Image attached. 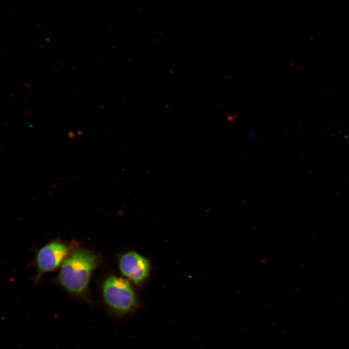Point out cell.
I'll return each instance as SVG.
<instances>
[{
  "instance_id": "1",
  "label": "cell",
  "mask_w": 349,
  "mask_h": 349,
  "mask_svg": "<svg viewBox=\"0 0 349 349\" xmlns=\"http://www.w3.org/2000/svg\"><path fill=\"white\" fill-rule=\"evenodd\" d=\"M99 263V257L96 253L84 249H76L63 263L58 282L70 294L85 298L91 277Z\"/></svg>"
},
{
  "instance_id": "2",
  "label": "cell",
  "mask_w": 349,
  "mask_h": 349,
  "mask_svg": "<svg viewBox=\"0 0 349 349\" xmlns=\"http://www.w3.org/2000/svg\"><path fill=\"white\" fill-rule=\"evenodd\" d=\"M104 301L109 308L117 315H124L134 310L137 299L129 282L122 278L111 275L102 286Z\"/></svg>"
},
{
  "instance_id": "3",
  "label": "cell",
  "mask_w": 349,
  "mask_h": 349,
  "mask_svg": "<svg viewBox=\"0 0 349 349\" xmlns=\"http://www.w3.org/2000/svg\"><path fill=\"white\" fill-rule=\"evenodd\" d=\"M70 247L60 240H54L46 244L38 252L36 262V283L45 273L57 269L69 255Z\"/></svg>"
},
{
  "instance_id": "4",
  "label": "cell",
  "mask_w": 349,
  "mask_h": 349,
  "mask_svg": "<svg viewBox=\"0 0 349 349\" xmlns=\"http://www.w3.org/2000/svg\"><path fill=\"white\" fill-rule=\"evenodd\" d=\"M121 272L136 285L142 284L148 277L150 264L145 257L134 252L126 253L119 259Z\"/></svg>"
}]
</instances>
